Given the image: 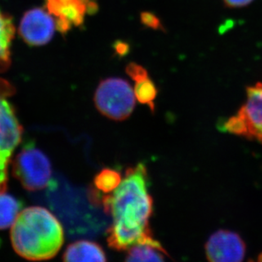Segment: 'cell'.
I'll return each instance as SVG.
<instances>
[{
    "mask_svg": "<svg viewBox=\"0 0 262 262\" xmlns=\"http://www.w3.org/2000/svg\"><path fill=\"white\" fill-rule=\"evenodd\" d=\"M113 218L107 230L110 247L127 250L133 245L155 239L149 228L153 199L148 192V172L144 164L126 170L120 185L100 200Z\"/></svg>",
    "mask_w": 262,
    "mask_h": 262,
    "instance_id": "6da1fadb",
    "label": "cell"
},
{
    "mask_svg": "<svg viewBox=\"0 0 262 262\" xmlns=\"http://www.w3.org/2000/svg\"><path fill=\"white\" fill-rule=\"evenodd\" d=\"M13 249L29 260L55 257L64 243V231L57 218L45 208L21 210L11 227Z\"/></svg>",
    "mask_w": 262,
    "mask_h": 262,
    "instance_id": "7a4b0ae2",
    "label": "cell"
},
{
    "mask_svg": "<svg viewBox=\"0 0 262 262\" xmlns=\"http://www.w3.org/2000/svg\"><path fill=\"white\" fill-rule=\"evenodd\" d=\"M94 103L104 117L114 121H124L134 112L136 97L128 82L112 77L99 83L94 95Z\"/></svg>",
    "mask_w": 262,
    "mask_h": 262,
    "instance_id": "3957f363",
    "label": "cell"
},
{
    "mask_svg": "<svg viewBox=\"0 0 262 262\" xmlns=\"http://www.w3.org/2000/svg\"><path fill=\"white\" fill-rule=\"evenodd\" d=\"M13 174L27 190L37 191L46 188L52 176L50 160L35 146L26 143L13 162Z\"/></svg>",
    "mask_w": 262,
    "mask_h": 262,
    "instance_id": "277c9868",
    "label": "cell"
},
{
    "mask_svg": "<svg viewBox=\"0 0 262 262\" xmlns=\"http://www.w3.org/2000/svg\"><path fill=\"white\" fill-rule=\"evenodd\" d=\"M223 132L256 139L262 144V84L247 89V99L237 114L221 126Z\"/></svg>",
    "mask_w": 262,
    "mask_h": 262,
    "instance_id": "5b68a950",
    "label": "cell"
},
{
    "mask_svg": "<svg viewBox=\"0 0 262 262\" xmlns=\"http://www.w3.org/2000/svg\"><path fill=\"white\" fill-rule=\"evenodd\" d=\"M55 29V20L52 15L47 10L34 8L23 15L19 33L30 46H42L52 39Z\"/></svg>",
    "mask_w": 262,
    "mask_h": 262,
    "instance_id": "8992f818",
    "label": "cell"
},
{
    "mask_svg": "<svg viewBox=\"0 0 262 262\" xmlns=\"http://www.w3.org/2000/svg\"><path fill=\"white\" fill-rule=\"evenodd\" d=\"M23 126L10 102L0 96V164L8 167L23 137Z\"/></svg>",
    "mask_w": 262,
    "mask_h": 262,
    "instance_id": "52a82bcc",
    "label": "cell"
},
{
    "mask_svg": "<svg viewBox=\"0 0 262 262\" xmlns=\"http://www.w3.org/2000/svg\"><path fill=\"white\" fill-rule=\"evenodd\" d=\"M245 251V242L239 235L231 231H217L205 245V254L210 261H242Z\"/></svg>",
    "mask_w": 262,
    "mask_h": 262,
    "instance_id": "ba28073f",
    "label": "cell"
},
{
    "mask_svg": "<svg viewBox=\"0 0 262 262\" xmlns=\"http://www.w3.org/2000/svg\"><path fill=\"white\" fill-rule=\"evenodd\" d=\"M89 1L71 0L67 4H60L58 0H46V10L55 17L67 18L72 25L79 27L84 21Z\"/></svg>",
    "mask_w": 262,
    "mask_h": 262,
    "instance_id": "9c48e42d",
    "label": "cell"
},
{
    "mask_svg": "<svg viewBox=\"0 0 262 262\" xmlns=\"http://www.w3.org/2000/svg\"><path fill=\"white\" fill-rule=\"evenodd\" d=\"M64 261H106L104 250L98 244L77 241L70 245L63 255Z\"/></svg>",
    "mask_w": 262,
    "mask_h": 262,
    "instance_id": "30bf717a",
    "label": "cell"
},
{
    "mask_svg": "<svg viewBox=\"0 0 262 262\" xmlns=\"http://www.w3.org/2000/svg\"><path fill=\"white\" fill-rule=\"evenodd\" d=\"M13 19L0 10V72H4L11 64V45L15 37Z\"/></svg>",
    "mask_w": 262,
    "mask_h": 262,
    "instance_id": "8fae6325",
    "label": "cell"
},
{
    "mask_svg": "<svg viewBox=\"0 0 262 262\" xmlns=\"http://www.w3.org/2000/svg\"><path fill=\"white\" fill-rule=\"evenodd\" d=\"M7 183L8 179L0 180V230L12 227L23 208L20 201L6 193Z\"/></svg>",
    "mask_w": 262,
    "mask_h": 262,
    "instance_id": "7c38bea8",
    "label": "cell"
},
{
    "mask_svg": "<svg viewBox=\"0 0 262 262\" xmlns=\"http://www.w3.org/2000/svg\"><path fill=\"white\" fill-rule=\"evenodd\" d=\"M126 251V261H162L168 256L161 243L156 239L133 245Z\"/></svg>",
    "mask_w": 262,
    "mask_h": 262,
    "instance_id": "4fadbf2b",
    "label": "cell"
},
{
    "mask_svg": "<svg viewBox=\"0 0 262 262\" xmlns=\"http://www.w3.org/2000/svg\"><path fill=\"white\" fill-rule=\"evenodd\" d=\"M134 82V94L136 99H138L141 104H148L151 110L154 111V101L157 96V89L153 81L148 77V72L135 78Z\"/></svg>",
    "mask_w": 262,
    "mask_h": 262,
    "instance_id": "5bb4252c",
    "label": "cell"
},
{
    "mask_svg": "<svg viewBox=\"0 0 262 262\" xmlns=\"http://www.w3.org/2000/svg\"><path fill=\"white\" fill-rule=\"evenodd\" d=\"M122 178L113 169H104L94 178V187L102 193H112L120 185Z\"/></svg>",
    "mask_w": 262,
    "mask_h": 262,
    "instance_id": "9a60e30c",
    "label": "cell"
},
{
    "mask_svg": "<svg viewBox=\"0 0 262 262\" xmlns=\"http://www.w3.org/2000/svg\"><path fill=\"white\" fill-rule=\"evenodd\" d=\"M141 21L148 28L155 30L162 29L161 20L150 12H143L141 14Z\"/></svg>",
    "mask_w": 262,
    "mask_h": 262,
    "instance_id": "2e32d148",
    "label": "cell"
},
{
    "mask_svg": "<svg viewBox=\"0 0 262 262\" xmlns=\"http://www.w3.org/2000/svg\"><path fill=\"white\" fill-rule=\"evenodd\" d=\"M72 23L69 20H67V18L57 17L55 20V28L58 32H61L63 34L69 32L70 29L72 28Z\"/></svg>",
    "mask_w": 262,
    "mask_h": 262,
    "instance_id": "e0dca14e",
    "label": "cell"
},
{
    "mask_svg": "<svg viewBox=\"0 0 262 262\" xmlns=\"http://www.w3.org/2000/svg\"><path fill=\"white\" fill-rule=\"evenodd\" d=\"M254 0H223L224 5L229 8H241L247 6Z\"/></svg>",
    "mask_w": 262,
    "mask_h": 262,
    "instance_id": "ac0fdd59",
    "label": "cell"
},
{
    "mask_svg": "<svg viewBox=\"0 0 262 262\" xmlns=\"http://www.w3.org/2000/svg\"><path fill=\"white\" fill-rule=\"evenodd\" d=\"M115 49H116L117 54L119 55H121V56H123V55H126L128 53V45L125 43V42H121V41H119V42L116 43Z\"/></svg>",
    "mask_w": 262,
    "mask_h": 262,
    "instance_id": "d6986e66",
    "label": "cell"
},
{
    "mask_svg": "<svg viewBox=\"0 0 262 262\" xmlns=\"http://www.w3.org/2000/svg\"><path fill=\"white\" fill-rule=\"evenodd\" d=\"M7 168L0 164V179L8 178Z\"/></svg>",
    "mask_w": 262,
    "mask_h": 262,
    "instance_id": "ffe728a7",
    "label": "cell"
},
{
    "mask_svg": "<svg viewBox=\"0 0 262 262\" xmlns=\"http://www.w3.org/2000/svg\"><path fill=\"white\" fill-rule=\"evenodd\" d=\"M60 4H67V3L70 2L71 0H58Z\"/></svg>",
    "mask_w": 262,
    "mask_h": 262,
    "instance_id": "44dd1931",
    "label": "cell"
}]
</instances>
